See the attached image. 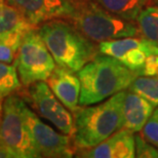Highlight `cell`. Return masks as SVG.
<instances>
[{"label": "cell", "instance_id": "obj_1", "mask_svg": "<svg viewBox=\"0 0 158 158\" xmlns=\"http://www.w3.org/2000/svg\"><path fill=\"white\" fill-rule=\"evenodd\" d=\"M77 76L80 80L79 105L88 106L126 90L137 75L118 60L102 53L84 65Z\"/></svg>", "mask_w": 158, "mask_h": 158}, {"label": "cell", "instance_id": "obj_2", "mask_svg": "<svg viewBox=\"0 0 158 158\" xmlns=\"http://www.w3.org/2000/svg\"><path fill=\"white\" fill-rule=\"evenodd\" d=\"M126 90L113 94L96 106H81L74 112V143L79 149L94 147L123 127Z\"/></svg>", "mask_w": 158, "mask_h": 158}, {"label": "cell", "instance_id": "obj_3", "mask_svg": "<svg viewBox=\"0 0 158 158\" xmlns=\"http://www.w3.org/2000/svg\"><path fill=\"white\" fill-rule=\"evenodd\" d=\"M38 33L56 64L76 73L98 55L90 39L65 21H47L41 25Z\"/></svg>", "mask_w": 158, "mask_h": 158}, {"label": "cell", "instance_id": "obj_4", "mask_svg": "<svg viewBox=\"0 0 158 158\" xmlns=\"http://www.w3.org/2000/svg\"><path fill=\"white\" fill-rule=\"evenodd\" d=\"M70 19L74 26L91 41H110L137 36L140 31L132 22L111 14L94 0L74 3Z\"/></svg>", "mask_w": 158, "mask_h": 158}, {"label": "cell", "instance_id": "obj_5", "mask_svg": "<svg viewBox=\"0 0 158 158\" xmlns=\"http://www.w3.org/2000/svg\"><path fill=\"white\" fill-rule=\"evenodd\" d=\"M101 53L118 60L137 76L158 75V43L147 38L124 37L99 44Z\"/></svg>", "mask_w": 158, "mask_h": 158}, {"label": "cell", "instance_id": "obj_6", "mask_svg": "<svg viewBox=\"0 0 158 158\" xmlns=\"http://www.w3.org/2000/svg\"><path fill=\"white\" fill-rule=\"evenodd\" d=\"M19 78L26 86L45 81L56 68V62L35 28L24 34L15 59Z\"/></svg>", "mask_w": 158, "mask_h": 158}, {"label": "cell", "instance_id": "obj_7", "mask_svg": "<svg viewBox=\"0 0 158 158\" xmlns=\"http://www.w3.org/2000/svg\"><path fill=\"white\" fill-rule=\"evenodd\" d=\"M26 105L15 94L5 98L0 112V144L10 149L17 158H36L27 129Z\"/></svg>", "mask_w": 158, "mask_h": 158}, {"label": "cell", "instance_id": "obj_8", "mask_svg": "<svg viewBox=\"0 0 158 158\" xmlns=\"http://www.w3.org/2000/svg\"><path fill=\"white\" fill-rule=\"evenodd\" d=\"M25 117L32 147L37 157L70 158L74 149L69 135L59 134L55 129L41 121V119L26 105Z\"/></svg>", "mask_w": 158, "mask_h": 158}, {"label": "cell", "instance_id": "obj_9", "mask_svg": "<svg viewBox=\"0 0 158 158\" xmlns=\"http://www.w3.org/2000/svg\"><path fill=\"white\" fill-rule=\"evenodd\" d=\"M35 109L43 118L48 120L62 134L73 138L74 118L63 105L45 81H38L31 85L29 90Z\"/></svg>", "mask_w": 158, "mask_h": 158}, {"label": "cell", "instance_id": "obj_10", "mask_svg": "<svg viewBox=\"0 0 158 158\" xmlns=\"http://www.w3.org/2000/svg\"><path fill=\"white\" fill-rule=\"evenodd\" d=\"M31 25L36 26L47 21L70 18L74 10L72 0H5Z\"/></svg>", "mask_w": 158, "mask_h": 158}, {"label": "cell", "instance_id": "obj_11", "mask_svg": "<svg viewBox=\"0 0 158 158\" xmlns=\"http://www.w3.org/2000/svg\"><path fill=\"white\" fill-rule=\"evenodd\" d=\"M78 157L134 158L135 157V132L122 127L94 147L80 149Z\"/></svg>", "mask_w": 158, "mask_h": 158}, {"label": "cell", "instance_id": "obj_12", "mask_svg": "<svg viewBox=\"0 0 158 158\" xmlns=\"http://www.w3.org/2000/svg\"><path fill=\"white\" fill-rule=\"evenodd\" d=\"M47 84L66 108L74 113L78 108L80 97V80L75 72L56 66L47 78Z\"/></svg>", "mask_w": 158, "mask_h": 158}, {"label": "cell", "instance_id": "obj_13", "mask_svg": "<svg viewBox=\"0 0 158 158\" xmlns=\"http://www.w3.org/2000/svg\"><path fill=\"white\" fill-rule=\"evenodd\" d=\"M155 109L152 104L131 90L126 91L123 102V127L132 132L143 129Z\"/></svg>", "mask_w": 158, "mask_h": 158}, {"label": "cell", "instance_id": "obj_14", "mask_svg": "<svg viewBox=\"0 0 158 158\" xmlns=\"http://www.w3.org/2000/svg\"><path fill=\"white\" fill-rule=\"evenodd\" d=\"M34 27L18 9L5 0H0V40L15 34H25Z\"/></svg>", "mask_w": 158, "mask_h": 158}, {"label": "cell", "instance_id": "obj_15", "mask_svg": "<svg viewBox=\"0 0 158 158\" xmlns=\"http://www.w3.org/2000/svg\"><path fill=\"white\" fill-rule=\"evenodd\" d=\"M100 6L123 20L134 22L149 0H94Z\"/></svg>", "mask_w": 158, "mask_h": 158}, {"label": "cell", "instance_id": "obj_16", "mask_svg": "<svg viewBox=\"0 0 158 158\" xmlns=\"http://www.w3.org/2000/svg\"><path fill=\"white\" fill-rule=\"evenodd\" d=\"M135 21L142 35L158 43V6H148L144 8Z\"/></svg>", "mask_w": 158, "mask_h": 158}, {"label": "cell", "instance_id": "obj_17", "mask_svg": "<svg viewBox=\"0 0 158 158\" xmlns=\"http://www.w3.org/2000/svg\"><path fill=\"white\" fill-rule=\"evenodd\" d=\"M128 88L146 99L154 107L158 106V75L137 76Z\"/></svg>", "mask_w": 158, "mask_h": 158}, {"label": "cell", "instance_id": "obj_18", "mask_svg": "<svg viewBox=\"0 0 158 158\" xmlns=\"http://www.w3.org/2000/svg\"><path fill=\"white\" fill-rule=\"evenodd\" d=\"M21 87L15 66L0 62V103Z\"/></svg>", "mask_w": 158, "mask_h": 158}, {"label": "cell", "instance_id": "obj_19", "mask_svg": "<svg viewBox=\"0 0 158 158\" xmlns=\"http://www.w3.org/2000/svg\"><path fill=\"white\" fill-rule=\"evenodd\" d=\"M23 36L24 34L20 33L0 40V62L10 64L14 61Z\"/></svg>", "mask_w": 158, "mask_h": 158}, {"label": "cell", "instance_id": "obj_20", "mask_svg": "<svg viewBox=\"0 0 158 158\" xmlns=\"http://www.w3.org/2000/svg\"><path fill=\"white\" fill-rule=\"evenodd\" d=\"M142 135L146 140L158 148V106L155 107L149 119L142 129Z\"/></svg>", "mask_w": 158, "mask_h": 158}, {"label": "cell", "instance_id": "obj_21", "mask_svg": "<svg viewBox=\"0 0 158 158\" xmlns=\"http://www.w3.org/2000/svg\"><path fill=\"white\" fill-rule=\"evenodd\" d=\"M135 157L139 158H158V149L149 143L143 135H135Z\"/></svg>", "mask_w": 158, "mask_h": 158}, {"label": "cell", "instance_id": "obj_22", "mask_svg": "<svg viewBox=\"0 0 158 158\" xmlns=\"http://www.w3.org/2000/svg\"><path fill=\"white\" fill-rule=\"evenodd\" d=\"M0 158H17L15 153L7 147L0 144Z\"/></svg>", "mask_w": 158, "mask_h": 158}, {"label": "cell", "instance_id": "obj_23", "mask_svg": "<svg viewBox=\"0 0 158 158\" xmlns=\"http://www.w3.org/2000/svg\"><path fill=\"white\" fill-rule=\"evenodd\" d=\"M1 107H2V104L0 103V112H1Z\"/></svg>", "mask_w": 158, "mask_h": 158}]
</instances>
